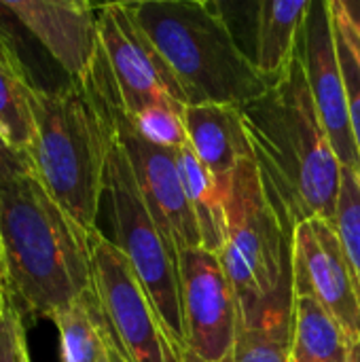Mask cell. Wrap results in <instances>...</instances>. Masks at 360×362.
I'll use <instances>...</instances> for the list:
<instances>
[{
  "mask_svg": "<svg viewBox=\"0 0 360 362\" xmlns=\"http://www.w3.org/2000/svg\"><path fill=\"white\" fill-rule=\"evenodd\" d=\"M240 112L263 189L286 235L312 218L335 225L342 163L318 117L301 49Z\"/></svg>",
  "mask_w": 360,
  "mask_h": 362,
  "instance_id": "obj_1",
  "label": "cell"
},
{
  "mask_svg": "<svg viewBox=\"0 0 360 362\" xmlns=\"http://www.w3.org/2000/svg\"><path fill=\"white\" fill-rule=\"evenodd\" d=\"M6 288L53 318L93 288L91 238L59 208L34 170L0 187Z\"/></svg>",
  "mask_w": 360,
  "mask_h": 362,
  "instance_id": "obj_2",
  "label": "cell"
},
{
  "mask_svg": "<svg viewBox=\"0 0 360 362\" xmlns=\"http://www.w3.org/2000/svg\"><path fill=\"white\" fill-rule=\"evenodd\" d=\"M134 19L168 62L187 106H246L272 85L233 34L223 4L208 0L127 2Z\"/></svg>",
  "mask_w": 360,
  "mask_h": 362,
  "instance_id": "obj_3",
  "label": "cell"
},
{
  "mask_svg": "<svg viewBox=\"0 0 360 362\" xmlns=\"http://www.w3.org/2000/svg\"><path fill=\"white\" fill-rule=\"evenodd\" d=\"M36 144L34 174L59 208L91 238L104 202L108 134L104 119L81 81L59 89L34 87Z\"/></svg>",
  "mask_w": 360,
  "mask_h": 362,
  "instance_id": "obj_4",
  "label": "cell"
},
{
  "mask_svg": "<svg viewBox=\"0 0 360 362\" xmlns=\"http://www.w3.org/2000/svg\"><path fill=\"white\" fill-rule=\"evenodd\" d=\"M106 125V121H104ZM108 155L104 170V197L112 221L117 248L127 257L144 293L149 295L166 337L178 362L187 356L182 301H180V274L178 259L161 229L157 227L140 189L132 165L106 125Z\"/></svg>",
  "mask_w": 360,
  "mask_h": 362,
  "instance_id": "obj_5",
  "label": "cell"
},
{
  "mask_svg": "<svg viewBox=\"0 0 360 362\" xmlns=\"http://www.w3.org/2000/svg\"><path fill=\"white\" fill-rule=\"evenodd\" d=\"M225 210L227 240L219 259L236 291L240 322H244L291 278V238L267 199L255 159L238 165Z\"/></svg>",
  "mask_w": 360,
  "mask_h": 362,
  "instance_id": "obj_6",
  "label": "cell"
},
{
  "mask_svg": "<svg viewBox=\"0 0 360 362\" xmlns=\"http://www.w3.org/2000/svg\"><path fill=\"white\" fill-rule=\"evenodd\" d=\"M81 83L89 91L108 129L121 144L136 176L138 189L174 252L202 246L199 229L180 182L176 151H168L149 142L136 129L132 117L123 108L117 83L102 49L89 74L81 78Z\"/></svg>",
  "mask_w": 360,
  "mask_h": 362,
  "instance_id": "obj_7",
  "label": "cell"
},
{
  "mask_svg": "<svg viewBox=\"0 0 360 362\" xmlns=\"http://www.w3.org/2000/svg\"><path fill=\"white\" fill-rule=\"evenodd\" d=\"M91 276L100 308L125 362H178L136 272L102 231L91 235Z\"/></svg>",
  "mask_w": 360,
  "mask_h": 362,
  "instance_id": "obj_8",
  "label": "cell"
},
{
  "mask_svg": "<svg viewBox=\"0 0 360 362\" xmlns=\"http://www.w3.org/2000/svg\"><path fill=\"white\" fill-rule=\"evenodd\" d=\"M176 259L187 339L185 362H223L231 358L240 308L219 255L197 246L178 250Z\"/></svg>",
  "mask_w": 360,
  "mask_h": 362,
  "instance_id": "obj_9",
  "label": "cell"
},
{
  "mask_svg": "<svg viewBox=\"0 0 360 362\" xmlns=\"http://www.w3.org/2000/svg\"><path fill=\"white\" fill-rule=\"evenodd\" d=\"M98 30L104 57L129 117L159 104L187 106L182 87L146 32L134 19L127 2L100 4Z\"/></svg>",
  "mask_w": 360,
  "mask_h": 362,
  "instance_id": "obj_10",
  "label": "cell"
},
{
  "mask_svg": "<svg viewBox=\"0 0 360 362\" xmlns=\"http://www.w3.org/2000/svg\"><path fill=\"white\" fill-rule=\"evenodd\" d=\"M293 295L314 297L339 325L350 346L360 344V288L333 223L312 218L291 235Z\"/></svg>",
  "mask_w": 360,
  "mask_h": 362,
  "instance_id": "obj_11",
  "label": "cell"
},
{
  "mask_svg": "<svg viewBox=\"0 0 360 362\" xmlns=\"http://www.w3.org/2000/svg\"><path fill=\"white\" fill-rule=\"evenodd\" d=\"M299 49L312 89V98L342 168L360 174L359 153L350 125L346 76L339 64L337 32L329 0H312L306 17Z\"/></svg>",
  "mask_w": 360,
  "mask_h": 362,
  "instance_id": "obj_12",
  "label": "cell"
},
{
  "mask_svg": "<svg viewBox=\"0 0 360 362\" xmlns=\"http://www.w3.org/2000/svg\"><path fill=\"white\" fill-rule=\"evenodd\" d=\"M0 11L19 21L42 45L70 81L89 74L102 49L95 4L76 0H0Z\"/></svg>",
  "mask_w": 360,
  "mask_h": 362,
  "instance_id": "obj_13",
  "label": "cell"
},
{
  "mask_svg": "<svg viewBox=\"0 0 360 362\" xmlns=\"http://www.w3.org/2000/svg\"><path fill=\"white\" fill-rule=\"evenodd\" d=\"M189 144L227 197L231 178L244 159H255L238 106L199 104L182 112Z\"/></svg>",
  "mask_w": 360,
  "mask_h": 362,
  "instance_id": "obj_14",
  "label": "cell"
},
{
  "mask_svg": "<svg viewBox=\"0 0 360 362\" xmlns=\"http://www.w3.org/2000/svg\"><path fill=\"white\" fill-rule=\"evenodd\" d=\"M312 0L308 2H282L261 0L255 8V49L250 59L259 72L274 81L278 78L299 49L301 30L310 13Z\"/></svg>",
  "mask_w": 360,
  "mask_h": 362,
  "instance_id": "obj_15",
  "label": "cell"
},
{
  "mask_svg": "<svg viewBox=\"0 0 360 362\" xmlns=\"http://www.w3.org/2000/svg\"><path fill=\"white\" fill-rule=\"evenodd\" d=\"M293 350V282L282 284L274 299L238 325L233 362H291Z\"/></svg>",
  "mask_w": 360,
  "mask_h": 362,
  "instance_id": "obj_16",
  "label": "cell"
},
{
  "mask_svg": "<svg viewBox=\"0 0 360 362\" xmlns=\"http://www.w3.org/2000/svg\"><path fill=\"white\" fill-rule=\"evenodd\" d=\"M51 320L59 333L62 362H115L121 354L93 288Z\"/></svg>",
  "mask_w": 360,
  "mask_h": 362,
  "instance_id": "obj_17",
  "label": "cell"
},
{
  "mask_svg": "<svg viewBox=\"0 0 360 362\" xmlns=\"http://www.w3.org/2000/svg\"><path fill=\"white\" fill-rule=\"evenodd\" d=\"M176 161L185 197L199 229L202 248L221 255L227 240V210L223 191L219 189L208 168L197 159L191 144L176 151Z\"/></svg>",
  "mask_w": 360,
  "mask_h": 362,
  "instance_id": "obj_18",
  "label": "cell"
},
{
  "mask_svg": "<svg viewBox=\"0 0 360 362\" xmlns=\"http://www.w3.org/2000/svg\"><path fill=\"white\" fill-rule=\"evenodd\" d=\"M291 362H350V344L335 318L308 295H293Z\"/></svg>",
  "mask_w": 360,
  "mask_h": 362,
  "instance_id": "obj_19",
  "label": "cell"
},
{
  "mask_svg": "<svg viewBox=\"0 0 360 362\" xmlns=\"http://www.w3.org/2000/svg\"><path fill=\"white\" fill-rule=\"evenodd\" d=\"M34 85L28 83L23 66L0 59V132L6 142L30 157L36 144Z\"/></svg>",
  "mask_w": 360,
  "mask_h": 362,
  "instance_id": "obj_20",
  "label": "cell"
},
{
  "mask_svg": "<svg viewBox=\"0 0 360 362\" xmlns=\"http://www.w3.org/2000/svg\"><path fill=\"white\" fill-rule=\"evenodd\" d=\"M335 229L360 288V174L342 168Z\"/></svg>",
  "mask_w": 360,
  "mask_h": 362,
  "instance_id": "obj_21",
  "label": "cell"
},
{
  "mask_svg": "<svg viewBox=\"0 0 360 362\" xmlns=\"http://www.w3.org/2000/svg\"><path fill=\"white\" fill-rule=\"evenodd\" d=\"M185 106H149L136 117H132L136 129L146 138L149 142L168 148L178 151L189 144L185 119H182Z\"/></svg>",
  "mask_w": 360,
  "mask_h": 362,
  "instance_id": "obj_22",
  "label": "cell"
},
{
  "mask_svg": "<svg viewBox=\"0 0 360 362\" xmlns=\"http://www.w3.org/2000/svg\"><path fill=\"white\" fill-rule=\"evenodd\" d=\"M0 362H30L19 312L6 303L0 316Z\"/></svg>",
  "mask_w": 360,
  "mask_h": 362,
  "instance_id": "obj_23",
  "label": "cell"
},
{
  "mask_svg": "<svg viewBox=\"0 0 360 362\" xmlns=\"http://www.w3.org/2000/svg\"><path fill=\"white\" fill-rule=\"evenodd\" d=\"M337 32V28H335ZM337 51H339V64L346 76V89H348V106H350V125H352V136H354V144H356V153H359L360 161V68L352 55V51L348 49V45L344 42V38L337 32Z\"/></svg>",
  "mask_w": 360,
  "mask_h": 362,
  "instance_id": "obj_24",
  "label": "cell"
},
{
  "mask_svg": "<svg viewBox=\"0 0 360 362\" xmlns=\"http://www.w3.org/2000/svg\"><path fill=\"white\" fill-rule=\"evenodd\" d=\"M30 170H34L30 157L13 148L0 132V187Z\"/></svg>",
  "mask_w": 360,
  "mask_h": 362,
  "instance_id": "obj_25",
  "label": "cell"
},
{
  "mask_svg": "<svg viewBox=\"0 0 360 362\" xmlns=\"http://www.w3.org/2000/svg\"><path fill=\"white\" fill-rule=\"evenodd\" d=\"M329 6H331V15H333V23L339 32V36L344 38V42L348 45V49L352 51L356 64L360 68V34L359 30L352 25L348 13L344 11V4L342 0H329Z\"/></svg>",
  "mask_w": 360,
  "mask_h": 362,
  "instance_id": "obj_26",
  "label": "cell"
},
{
  "mask_svg": "<svg viewBox=\"0 0 360 362\" xmlns=\"http://www.w3.org/2000/svg\"><path fill=\"white\" fill-rule=\"evenodd\" d=\"M0 59L2 62H11V64H21L17 53H15V49H13V45H11V38H8L6 28L2 25V21H0Z\"/></svg>",
  "mask_w": 360,
  "mask_h": 362,
  "instance_id": "obj_27",
  "label": "cell"
},
{
  "mask_svg": "<svg viewBox=\"0 0 360 362\" xmlns=\"http://www.w3.org/2000/svg\"><path fill=\"white\" fill-rule=\"evenodd\" d=\"M342 4H344V11L348 13L352 25L359 30L360 34V0H342Z\"/></svg>",
  "mask_w": 360,
  "mask_h": 362,
  "instance_id": "obj_28",
  "label": "cell"
},
{
  "mask_svg": "<svg viewBox=\"0 0 360 362\" xmlns=\"http://www.w3.org/2000/svg\"><path fill=\"white\" fill-rule=\"evenodd\" d=\"M0 286L6 288V267H4V250H2V240H0Z\"/></svg>",
  "mask_w": 360,
  "mask_h": 362,
  "instance_id": "obj_29",
  "label": "cell"
},
{
  "mask_svg": "<svg viewBox=\"0 0 360 362\" xmlns=\"http://www.w3.org/2000/svg\"><path fill=\"white\" fill-rule=\"evenodd\" d=\"M350 362H360V344L350 346Z\"/></svg>",
  "mask_w": 360,
  "mask_h": 362,
  "instance_id": "obj_30",
  "label": "cell"
},
{
  "mask_svg": "<svg viewBox=\"0 0 360 362\" xmlns=\"http://www.w3.org/2000/svg\"><path fill=\"white\" fill-rule=\"evenodd\" d=\"M6 297H4V288L0 286V316H2V312H4V308H6Z\"/></svg>",
  "mask_w": 360,
  "mask_h": 362,
  "instance_id": "obj_31",
  "label": "cell"
},
{
  "mask_svg": "<svg viewBox=\"0 0 360 362\" xmlns=\"http://www.w3.org/2000/svg\"><path fill=\"white\" fill-rule=\"evenodd\" d=\"M115 362H125V361H123V356H121V354H119V356H117V358H115Z\"/></svg>",
  "mask_w": 360,
  "mask_h": 362,
  "instance_id": "obj_32",
  "label": "cell"
},
{
  "mask_svg": "<svg viewBox=\"0 0 360 362\" xmlns=\"http://www.w3.org/2000/svg\"><path fill=\"white\" fill-rule=\"evenodd\" d=\"M223 362H233V361H231V358H227V361H223Z\"/></svg>",
  "mask_w": 360,
  "mask_h": 362,
  "instance_id": "obj_33",
  "label": "cell"
}]
</instances>
